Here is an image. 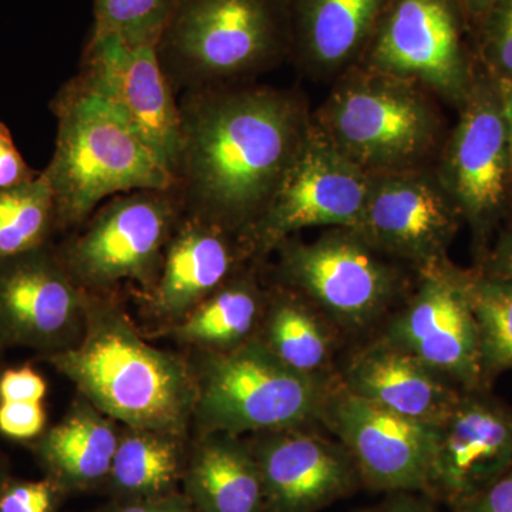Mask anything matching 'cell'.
Listing matches in <instances>:
<instances>
[{"label": "cell", "mask_w": 512, "mask_h": 512, "mask_svg": "<svg viewBox=\"0 0 512 512\" xmlns=\"http://www.w3.org/2000/svg\"><path fill=\"white\" fill-rule=\"evenodd\" d=\"M498 86H500L501 97H503L504 116L505 121H507L508 140H510L512 174V82L498 83Z\"/></svg>", "instance_id": "cell-40"}, {"label": "cell", "mask_w": 512, "mask_h": 512, "mask_svg": "<svg viewBox=\"0 0 512 512\" xmlns=\"http://www.w3.org/2000/svg\"><path fill=\"white\" fill-rule=\"evenodd\" d=\"M288 47L286 0H178L156 49L164 72L208 87L261 72Z\"/></svg>", "instance_id": "cell-7"}, {"label": "cell", "mask_w": 512, "mask_h": 512, "mask_svg": "<svg viewBox=\"0 0 512 512\" xmlns=\"http://www.w3.org/2000/svg\"><path fill=\"white\" fill-rule=\"evenodd\" d=\"M434 94L420 84L350 67L312 123L369 177L434 167L448 131Z\"/></svg>", "instance_id": "cell-4"}, {"label": "cell", "mask_w": 512, "mask_h": 512, "mask_svg": "<svg viewBox=\"0 0 512 512\" xmlns=\"http://www.w3.org/2000/svg\"><path fill=\"white\" fill-rule=\"evenodd\" d=\"M247 440L268 512H319L363 488L345 446L313 426L262 431Z\"/></svg>", "instance_id": "cell-18"}, {"label": "cell", "mask_w": 512, "mask_h": 512, "mask_svg": "<svg viewBox=\"0 0 512 512\" xmlns=\"http://www.w3.org/2000/svg\"><path fill=\"white\" fill-rule=\"evenodd\" d=\"M308 101L269 86L201 87L180 107L175 185L192 217L244 241L298 157Z\"/></svg>", "instance_id": "cell-1"}, {"label": "cell", "mask_w": 512, "mask_h": 512, "mask_svg": "<svg viewBox=\"0 0 512 512\" xmlns=\"http://www.w3.org/2000/svg\"><path fill=\"white\" fill-rule=\"evenodd\" d=\"M512 467V407L490 389L463 390L437 426L423 494L448 510L493 484Z\"/></svg>", "instance_id": "cell-17"}, {"label": "cell", "mask_w": 512, "mask_h": 512, "mask_svg": "<svg viewBox=\"0 0 512 512\" xmlns=\"http://www.w3.org/2000/svg\"><path fill=\"white\" fill-rule=\"evenodd\" d=\"M457 2L463 10L468 28H473L478 20L483 18L484 13L491 8L495 0H457Z\"/></svg>", "instance_id": "cell-39"}, {"label": "cell", "mask_w": 512, "mask_h": 512, "mask_svg": "<svg viewBox=\"0 0 512 512\" xmlns=\"http://www.w3.org/2000/svg\"><path fill=\"white\" fill-rule=\"evenodd\" d=\"M274 251L279 286L311 303L340 335L363 336L386 322L417 278L353 228H328L308 242L291 237Z\"/></svg>", "instance_id": "cell-6"}, {"label": "cell", "mask_w": 512, "mask_h": 512, "mask_svg": "<svg viewBox=\"0 0 512 512\" xmlns=\"http://www.w3.org/2000/svg\"><path fill=\"white\" fill-rule=\"evenodd\" d=\"M46 429L45 402L0 400V436L29 444Z\"/></svg>", "instance_id": "cell-32"}, {"label": "cell", "mask_w": 512, "mask_h": 512, "mask_svg": "<svg viewBox=\"0 0 512 512\" xmlns=\"http://www.w3.org/2000/svg\"><path fill=\"white\" fill-rule=\"evenodd\" d=\"M463 217L436 168L370 177L353 228L382 254L419 271L448 259Z\"/></svg>", "instance_id": "cell-13"}, {"label": "cell", "mask_w": 512, "mask_h": 512, "mask_svg": "<svg viewBox=\"0 0 512 512\" xmlns=\"http://www.w3.org/2000/svg\"><path fill=\"white\" fill-rule=\"evenodd\" d=\"M62 488L43 476L40 480L10 477L0 493V512H62Z\"/></svg>", "instance_id": "cell-31"}, {"label": "cell", "mask_w": 512, "mask_h": 512, "mask_svg": "<svg viewBox=\"0 0 512 512\" xmlns=\"http://www.w3.org/2000/svg\"><path fill=\"white\" fill-rule=\"evenodd\" d=\"M357 512H441L436 503L420 493H392L379 504Z\"/></svg>", "instance_id": "cell-38"}, {"label": "cell", "mask_w": 512, "mask_h": 512, "mask_svg": "<svg viewBox=\"0 0 512 512\" xmlns=\"http://www.w3.org/2000/svg\"><path fill=\"white\" fill-rule=\"evenodd\" d=\"M379 336L461 390L488 389L481 372L480 339L468 299L466 269L450 259L417 271L412 291L384 322Z\"/></svg>", "instance_id": "cell-11"}, {"label": "cell", "mask_w": 512, "mask_h": 512, "mask_svg": "<svg viewBox=\"0 0 512 512\" xmlns=\"http://www.w3.org/2000/svg\"><path fill=\"white\" fill-rule=\"evenodd\" d=\"M390 0H286L291 47L319 82H335L362 59Z\"/></svg>", "instance_id": "cell-21"}, {"label": "cell", "mask_w": 512, "mask_h": 512, "mask_svg": "<svg viewBox=\"0 0 512 512\" xmlns=\"http://www.w3.org/2000/svg\"><path fill=\"white\" fill-rule=\"evenodd\" d=\"M56 150L42 175L56 228L76 227L119 192L174 190L175 177L113 106L74 80L53 101Z\"/></svg>", "instance_id": "cell-3"}, {"label": "cell", "mask_w": 512, "mask_h": 512, "mask_svg": "<svg viewBox=\"0 0 512 512\" xmlns=\"http://www.w3.org/2000/svg\"><path fill=\"white\" fill-rule=\"evenodd\" d=\"M473 238L478 264L512 215L510 140L498 83L478 67L434 165Z\"/></svg>", "instance_id": "cell-8"}, {"label": "cell", "mask_w": 512, "mask_h": 512, "mask_svg": "<svg viewBox=\"0 0 512 512\" xmlns=\"http://www.w3.org/2000/svg\"><path fill=\"white\" fill-rule=\"evenodd\" d=\"M171 192H128L100 208L79 234L56 248L73 281L90 293H111L126 282L147 295L153 291L180 221Z\"/></svg>", "instance_id": "cell-9"}, {"label": "cell", "mask_w": 512, "mask_h": 512, "mask_svg": "<svg viewBox=\"0 0 512 512\" xmlns=\"http://www.w3.org/2000/svg\"><path fill=\"white\" fill-rule=\"evenodd\" d=\"M47 383L35 367H8L0 372V400L45 402Z\"/></svg>", "instance_id": "cell-33"}, {"label": "cell", "mask_w": 512, "mask_h": 512, "mask_svg": "<svg viewBox=\"0 0 512 512\" xmlns=\"http://www.w3.org/2000/svg\"><path fill=\"white\" fill-rule=\"evenodd\" d=\"M191 504L183 493L153 498V500H109L92 512H192Z\"/></svg>", "instance_id": "cell-37"}, {"label": "cell", "mask_w": 512, "mask_h": 512, "mask_svg": "<svg viewBox=\"0 0 512 512\" xmlns=\"http://www.w3.org/2000/svg\"><path fill=\"white\" fill-rule=\"evenodd\" d=\"M457 0H390L357 63L423 86L460 109L478 70Z\"/></svg>", "instance_id": "cell-10"}, {"label": "cell", "mask_w": 512, "mask_h": 512, "mask_svg": "<svg viewBox=\"0 0 512 512\" xmlns=\"http://www.w3.org/2000/svg\"><path fill=\"white\" fill-rule=\"evenodd\" d=\"M477 269L484 274L512 278V215L495 235L493 244Z\"/></svg>", "instance_id": "cell-36"}, {"label": "cell", "mask_w": 512, "mask_h": 512, "mask_svg": "<svg viewBox=\"0 0 512 512\" xmlns=\"http://www.w3.org/2000/svg\"><path fill=\"white\" fill-rule=\"evenodd\" d=\"M370 177L343 156L315 124L298 157L244 242L251 255L274 251L306 228H355Z\"/></svg>", "instance_id": "cell-12"}, {"label": "cell", "mask_w": 512, "mask_h": 512, "mask_svg": "<svg viewBox=\"0 0 512 512\" xmlns=\"http://www.w3.org/2000/svg\"><path fill=\"white\" fill-rule=\"evenodd\" d=\"M466 288L476 316L485 387L512 369V278L466 271Z\"/></svg>", "instance_id": "cell-27"}, {"label": "cell", "mask_w": 512, "mask_h": 512, "mask_svg": "<svg viewBox=\"0 0 512 512\" xmlns=\"http://www.w3.org/2000/svg\"><path fill=\"white\" fill-rule=\"evenodd\" d=\"M2 355H3V350H0V372H2V369H3V366H2Z\"/></svg>", "instance_id": "cell-42"}, {"label": "cell", "mask_w": 512, "mask_h": 512, "mask_svg": "<svg viewBox=\"0 0 512 512\" xmlns=\"http://www.w3.org/2000/svg\"><path fill=\"white\" fill-rule=\"evenodd\" d=\"M191 436L121 426L103 490L109 500H153L180 493Z\"/></svg>", "instance_id": "cell-24"}, {"label": "cell", "mask_w": 512, "mask_h": 512, "mask_svg": "<svg viewBox=\"0 0 512 512\" xmlns=\"http://www.w3.org/2000/svg\"><path fill=\"white\" fill-rule=\"evenodd\" d=\"M181 493L195 512H268L248 440L234 434L191 436Z\"/></svg>", "instance_id": "cell-23"}, {"label": "cell", "mask_w": 512, "mask_h": 512, "mask_svg": "<svg viewBox=\"0 0 512 512\" xmlns=\"http://www.w3.org/2000/svg\"><path fill=\"white\" fill-rule=\"evenodd\" d=\"M178 0H94L93 36H117L133 46L160 43Z\"/></svg>", "instance_id": "cell-29"}, {"label": "cell", "mask_w": 512, "mask_h": 512, "mask_svg": "<svg viewBox=\"0 0 512 512\" xmlns=\"http://www.w3.org/2000/svg\"><path fill=\"white\" fill-rule=\"evenodd\" d=\"M121 426L77 396L55 426L29 443L43 476L67 495L103 490L119 444Z\"/></svg>", "instance_id": "cell-22"}, {"label": "cell", "mask_w": 512, "mask_h": 512, "mask_svg": "<svg viewBox=\"0 0 512 512\" xmlns=\"http://www.w3.org/2000/svg\"><path fill=\"white\" fill-rule=\"evenodd\" d=\"M40 360L120 426L190 436L197 386L188 357L148 343L111 293L87 292L82 339Z\"/></svg>", "instance_id": "cell-2"}, {"label": "cell", "mask_w": 512, "mask_h": 512, "mask_svg": "<svg viewBox=\"0 0 512 512\" xmlns=\"http://www.w3.org/2000/svg\"><path fill=\"white\" fill-rule=\"evenodd\" d=\"M79 82L109 101L174 174L180 154V107L157 49L117 36H93Z\"/></svg>", "instance_id": "cell-16"}, {"label": "cell", "mask_w": 512, "mask_h": 512, "mask_svg": "<svg viewBox=\"0 0 512 512\" xmlns=\"http://www.w3.org/2000/svg\"><path fill=\"white\" fill-rule=\"evenodd\" d=\"M477 66L497 83L512 82V0H495L473 26Z\"/></svg>", "instance_id": "cell-30"}, {"label": "cell", "mask_w": 512, "mask_h": 512, "mask_svg": "<svg viewBox=\"0 0 512 512\" xmlns=\"http://www.w3.org/2000/svg\"><path fill=\"white\" fill-rule=\"evenodd\" d=\"M197 386L191 433L234 436L309 427L322 421L332 375H306L278 359L256 336L228 350H190Z\"/></svg>", "instance_id": "cell-5"}, {"label": "cell", "mask_w": 512, "mask_h": 512, "mask_svg": "<svg viewBox=\"0 0 512 512\" xmlns=\"http://www.w3.org/2000/svg\"><path fill=\"white\" fill-rule=\"evenodd\" d=\"M339 335L311 303L278 286L266 295L255 336L291 369L306 375H332Z\"/></svg>", "instance_id": "cell-25"}, {"label": "cell", "mask_w": 512, "mask_h": 512, "mask_svg": "<svg viewBox=\"0 0 512 512\" xmlns=\"http://www.w3.org/2000/svg\"><path fill=\"white\" fill-rule=\"evenodd\" d=\"M86 298L50 242L0 259V350L42 359L72 349L86 326Z\"/></svg>", "instance_id": "cell-14"}, {"label": "cell", "mask_w": 512, "mask_h": 512, "mask_svg": "<svg viewBox=\"0 0 512 512\" xmlns=\"http://www.w3.org/2000/svg\"><path fill=\"white\" fill-rule=\"evenodd\" d=\"M338 372L340 383L369 402L439 426L463 390L406 350L380 336L350 353Z\"/></svg>", "instance_id": "cell-20"}, {"label": "cell", "mask_w": 512, "mask_h": 512, "mask_svg": "<svg viewBox=\"0 0 512 512\" xmlns=\"http://www.w3.org/2000/svg\"><path fill=\"white\" fill-rule=\"evenodd\" d=\"M266 295L254 275L232 276L167 335L190 350H228L254 338L264 313Z\"/></svg>", "instance_id": "cell-26"}, {"label": "cell", "mask_w": 512, "mask_h": 512, "mask_svg": "<svg viewBox=\"0 0 512 512\" xmlns=\"http://www.w3.org/2000/svg\"><path fill=\"white\" fill-rule=\"evenodd\" d=\"M55 228V200L42 174L0 190V259L49 244Z\"/></svg>", "instance_id": "cell-28"}, {"label": "cell", "mask_w": 512, "mask_h": 512, "mask_svg": "<svg viewBox=\"0 0 512 512\" xmlns=\"http://www.w3.org/2000/svg\"><path fill=\"white\" fill-rule=\"evenodd\" d=\"M192 512H195V511H192Z\"/></svg>", "instance_id": "cell-43"}, {"label": "cell", "mask_w": 512, "mask_h": 512, "mask_svg": "<svg viewBox=\"0 0 512 512\" xmlns=\"http://www.w3.org/2000/svg\"><path fill=\"white\" fill-rule=\"evenodd\" d=\"M36 177L39 174L23 160L9 128L0 123V190L28 183Z\"/></svg>", "instance_id": "cell-35"}, {"label": "cell", "mask_w": 512, "mask_h": 512, "mask_svg": "<svg viewBox=\"0 0 512 512\" xmlns=\"http://www.w3.org/2000/svg\"><path fill=\"white\" fill-rule=\"evenodd\" d=\"M12 477V466H10L9 457L0 450V493H2L3 487Z\"/></svg>", "instance_id": "cell-41"}, {"label": "cell", "mask_w": 512, "mask_h": 512, "mask_svg": "<svg viewBox=\"0 0 512 512\" xmlns=\"http://www.w3.org/2000/svg\"><path fill=\"white\" fill-rule=\"evenodd\" d=\"M349 451L363 488L375 493L423 494L437 426L407 419L349 392L340 380L322 421Z\"/></svg>", "instance_id": "cell-15"}, {"label": "cell", "mask_w": 512, "mask_h": 512, "mask_svg": "<svg viewBox=\"0 0 512 512\" xmlns=\"http://www.w3.org/2000/svg\"><path fill=\"white\" fill-rule=\"evenodd\" d=\"M448 512H512V467L493 484Z\"/></svg>", "instance_id": "cell-34"}, {"label": "cell", "mask_w": 512, "mask_h": 512, "mask_svg": "<svg viewBox=\"0 0 512 512\" xmlns=\"http://www.w3.org/2000/svg\"><path fill=\"white\" fill-rule=\"evenodd\" d=\"M248 256L242 238L188 215L175 225L160 275L147 295L151 312L168 326L180 322L241 272L238 266Z\"/></svg>", "instance_id": "cell-19"}]
</instances>
